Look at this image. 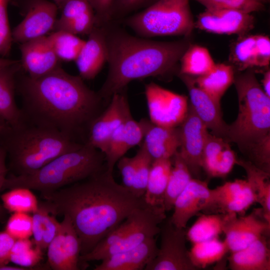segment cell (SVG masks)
I'll use <instances>...</instances> for the list:
<instances>
[{
    "label": "cell",
    "instance_id": "1",
    "mask_svg": "<svg viewBox=\"0 0 270 270\" xmlns=\"http://www.w3.org/2000/svg\"><path fill=\"white\" fill-rule=\"evenodd\" d=\"M40 196L44 200L40 206L54 216L70 219L80 242V256L90 252L134 210L147 205L144 198L117 183L106 168Z\"/></svg>",
    "mask_w": 270,
    "mask_h": 270
},
{
    "label": "cell",
    "instance_id": "2",
    "mask_svg": "<svg viewBox=\"0 0 270 270\" xmlns=\"http://www.w3.org/2000/svg\"><path fill=\"white\" fill-rule=\"evenodd\" d=\"M16 88L26 121L82 144L86 142L89 128L105 104L80 76L71 75L59 66L38 78L24 77Z\"/></svg>",
    "mask_w": 270,
    "mask_h": 270
},
{
    "label": "cell",
    "instance_id": "3",
    "mask_svg": "<svg viewBox=\"0 0 270 270\" xmlns=\"http://www.w3.org/2000/svg\"><path fill=\"white\" fill-rule=\"evenodd\" d=\"M104 26L108 70L98 92L104 104L133 80L162 76L173 70L190 46L184 40L154 41Z\"/></svg>",
    "mask_w": 270,
    "mask_h": 270
},
{
    "label": "cell",
    "instance_id": "4",
    "mask_svg": "<svg viewBox=\"0 0 270 270\" xmlns=\"http://www.w3.org/2000/svg\"><path fill=\"white\" fill-rule=\"evenodd\" d=\"M0 144L6 152L9 168L14 175L20 176L32 174L58 156L84 144L56 130L26 120L16 126L5 122L0 124Z\"/></svg>",
    "mask_w": 270,
    "mask_h": 270
},
{
    "label": "cell",
    "instance_id": "5",
    "mask_svg": "<svg viewBox=\"0 0 270 270\" xmlns=\"http://www.w3.org/2000/svg\"><path fill=\"white\" fill-rule=\"evenodd\" d=\"M106 168L104 154L88 143L63 154L34 172L6 177L2 190L22 187L52 192L84 180Z\"/></svg>",
    "mask_w": 270,
    "mask_h": 270
},
{
    "label": "cell",
    "instance_id": "6",
    "mask_svg": "<svg viewBox=\"0 0 270 270\" xmlns=\"http://www.w3.org/2000/svg\"><path fill=\"white\" fill-rule=\"evenodd\" d=\"M250 70L234 77L238 111L236 120L228 124L225 138L245 154L270 136V98Z\"/></svg>",
    "mask_w": 270,
    "mask_h": 270
},
{
    "label": "cell",
    "instance_id": "7",
    "mask_svg": "<svg viewBox=\"0 0 270 270\" xmlns=\"http://www.w3.org/2000/svg\"><path fill=\"white\" fill-rule=\"evenodd\" d=\"M125 24L141 37L189 36L194 22L190 0H156L128 17Z\"/></svg>",
    "mask_w": 270,
    "mask_h": 270
},
{
    "label": "cell",
    "instance_id": "8",
    "mask_svg": "<svg viewBox=\"0 0 270 270\" xmlns=\"http://www.w3.org/2000/svg\"><path fill=\"white\" fill-rule=\"evenodd\" d=\"M161 241L156 256L145 270H196L186 246L185 228L174 226L170 218L160 228Z\"/></svg>",
    "mask_w": 270,
    "mask_h": 270
},
{
    "label": "cell",
    "instance_id": "9",
    "mask_svg": "<svg viewBox=\"0 0 270 270\" xmlns=\"http://www.w3.org/2000/svg\"><path fill=\"white\" fill-rule=\"evenodd\" d=\"M145 96L150 116L153 124L167 128L178 127L188 109V98L153 82L145 86Z\"/></svg>",
    "mask_w": 270,
    "mask_h": 270
},
{
    "label": "cell",
    "instance_id": "10",
    "mask_svg": "<svg viewBox=\"0 0 270 270\" xmlns=\"http://www.w3.org/2000/svg\"><path fill=\"white\" fill-rule=\"evenodd\" d=\"M126 90L125 88L112 96L107 107L89 128L86 142L104 154L112 134L131 114Z\"/></svg>",
    "mask_w": 270,
    "mask_h": 270
},
{
    "label": "cell",
    "instance_id": "11",
    "mask_svg": "<svg viewBox=\"0 0 270 270\" xmlns=\"http://www.w3.org/2000/svg\"><path fill=\"white\" fill-rule=\"evenodd\" d=\"M270 222L264 218L261 208H255L248 215L238 216L228 214L224 228V241L232 252L247 246L264 235L270 234Z\"/></svg>",
    "mask_w": 270,
    "mask_h": 270
},
{
    "label": "cell",
    "instance_id": "12",
    "mask_svg": "<svg viewBox=\"0 0 270 270\" xmlns=\"http://www.w3.org/2000/svg\"><path fill=\"white\" fill-rule=\"evenodd\" d=\"M23 20L12 32L13 42L23 43L46 36L54 30L58 10L48 0H28Z\"/></svg>",
    "mask_w": 270,
    "mask_h": 270
},
{
    "label": "cell",
    "instance_id": "13",
    "mask_svg": "<svg viewBox=\"0 0 270 270\" xmlns=\"http://www.w3.org/2000/svg\"><path fill=\"white\" fill-rule=\"evenodd\" d=\"M48 263L54 270H78L80 242L70 219L64 216L60 228L47 248Z\"/></svg>",
    "mask_w": 270,
    "mask_h": 270
},
{
    "label": "cell",
    "instance_id": "14",
    "mask_svg": "<svg viewBox=\"0 0 270 270\" xmlns=\"http://www.w3.org/2000/svg\"><path fill=\"white\" fill-rule=\"evenodd\" d=\"M180 146L178 152L190 173L198 176L202 168V158L209 132L204 124L188 105L187 114L178 126Z\"/></svg>",
    "mask_w": 270,
    "mask_h": 270
},
{
    "label": "cell",
    "instance_id": "15",
    "mask_svg": "<svg viewBox=\"0 0 270 270\" xmlns=\"http://www.w3.org/2000/svg\"><path fill=\"white\" fill-rule=\"evenodd\" d=\"M255 18L251 13L228 9H205L198 16L194 26L218 34H248L254 26Z\"/></svg>",
    "mask_w": 270,
    "mask_h": 270
},
{
    "label": "cell",
    "instance_id": "16",
    "mask_svg": "<svg viewBox=\"0 0 270 270\" xmlns=\"http://www.w3.org/2000/svg\"><path fill=\"white\" fill-rule=\"evenodd\" d=\"M211 193L207 182L192 178L174 203L170 222L177 228H186L192 218L208 208Z\"/></svg>",
    "mask_w": 270,
    "mask_h": 270
},
{
    "label": "cell",
    "instance_id": "17",
    "mask_svg": "<svg viewBox=\"0 0 270 270\" xmlns=\"http://www.w3.org/2000/svg\"><path fill=\"white\" fill-rule=\"evenodd\" d=\"M189 92V104L196 116L204 124L213 134L225 139L228 124L222 118L220 104L198 88L194 78L190 76L179 74Z\"/></svg>",
    "mask_w": 270,
    "mask_h": 270
},
{
    "label": "cell",
    "instance_id": "18",
    "mask_svg": "<svg viewBox=\"0 0 270 270\" xmlns=\"http://www.w3.org/2000/svg\"><path fill=\"white\" fill-rule=\"evenodd\" d=\"M21 64L28 76L36 78L58 66L56 56L46 36L21 44Z\"/></svg>",
    "mask_w": 270,
    "mask_h": 270
},
{
    "label": "cell",
    "instance_id": "19",
    "mask_svg": "<svg viewBox=\"0 0 270 270\" xmlns=\"http://www.w3.org/2000/svg\"><path fill=\"white\" fill-rule=\"evenodd\" d=\"M108 60L105 26H95L74 60L80 76L84 80L94 79Z\"/></svg>",
    "mask_w": 270,
    "mask_h": 270
},
{
    "label": "cell",
    "instance_id": "20",
    "mask_svg": "<svg viewBox=\"0 0 270 270\" xmlns=\"http://www.w3.org/2000/svg\"><path fill=\"white\" fill-rule=\"evenodd\" d=\"M144 130V146L152 160L171 158L180 146L178 126L167 128L153 124L150 120L140 121Z\"/></svg>",
    "mask_w": 270,
    "mask_h": 270
},
{
    "label": "cell",
    "instance_id": "21",
    "mask_svg": "<svg viewBox=\"0 0 270 270\" xmlns=\"http://www.w3.org/2000/svg\"><path fill=\"white\" fill-rule=\"evenodd\" d=\"M237 159L226 140L208 134L202 155V168L208 176H226L236 164Z\"/></svg>",
    "mask_w": 270,
    "mask_h": 270
},
{
    "label": "cell",
    "instance_id": "22",
    "mask_svg": "<svg viewBox=\"0 0 270 270\" xmlns=\"http://www.w3.org/2000/svg\"><path fill=\"white\" fill-rule=\"evenodd\" d=\"M54 30H64L75 35L88 34L95 25L96 16L88 0H67L60 8Z\"/></svg>",
    "mask_w": 270,
    "mask_h": 270
},
{
    "label": "cell",
    "instance_id": "23",
    "mask_svg": "<svg viewBox=\"0 0 270 270\" xmlns=\"http://www.w3.org/2000/svg\"><path fill=\"white\" fill-rule=\"evenodd\" d=\"M158 248L154 238L129 250L117 253L96 265L94 270H141L156 256Z\"/></svg>",
    "mask_w": 270,
    "mask_h": 270
},
{
    "label": "cell",
    "instance_id": "24",
    "mask_svg": "<svg viewBox=\"0 0 270 270\" xmlns=\"http://www.w3.org/2000/svg\"><path fill=\"white\" fill-rule=\"evenodd\" d=\"M144 132L139 122L132 118H127L112 134L105 152L106 170L113 173L118 160L132 148L143 140Z\"/></svg>",
    "mask_w": 270,
    "mask_h": 270
},
{
    "label": "cell",
    "instance_id": "25",
    "mask_svg": "<svg viewBox=\"0 0 270 270\" xmlns=\"http://www.w3.org/2000/svg\"><path fill=\"white\" fill-rule=\"evenodd\" d=\"M20 66L18 62L0 69V118L11 126L19 125L26 120L15 100L16 78Z\"/></svg>",
    "mask_w": 270,
    "mask_h": 270
},
{
    "label": "cell",
    "instance_id": "26",
    "mask_svg": "<svg viewBox=\"0 0 270 270\" xmlns=\"http://www.w3.org/2000/svg\"><path fill=\"white\" fill-rule=\"evenodd\" d=\"M264 235L244 248L230 252L228 258L232 270H270V250Z\"/></svg>",
    "mask_w": 270,
    "mask_h": 270
},
{
    "label": "cell",
    "instance_id": "27",
    "mask_svg": "<svg viewBox=\"0 0 270 270\" xmlns=\"http://www.w3.org/2000/svg\"><path fill=\"white\" fill-rule=\"evenodd\" d=\"M172 167L171 158L152 161L144 196L148 206L164 210V195Z\"/></svg>",
    "mask_w": 270,
    "mask_h": 270
},
{
    "label": "cell",
    "instance_id": "28",
    "mask_svg": "<svg viewBox=\"0 0 270 270\" xmlns=\"http://www.w3.org/2000/svg\"><path fill=\"white\" fill-rule=\"evenodd\" d=\"M234 80L233 66L224 64H216L209 72L194 78L196 84L219 104Z\"/></svg>",
    "mask_w": 270,
    "mask_h": 270
},
{
    "label": "cell",
    "instance_id": "29",
    "mask_svg": "<svg viewBox=\"0 0 270 270\" xmlns=\"http://www.w3.org/2000/svg\"><path fill=\"white\" fill-rule=\"evenodd\" d=\"M236 164L245 170L246 180L254 193L256 203L260 205L264 218L270 222V173L260 168L249 160L238 158Z\"/></svg>",
    "mask_w": 270,
    "mask_h": 270
},
{
    "label": "cell",
    "instance_id": "30",
    "mask_svg": "<svg viewBox=\"0 0 270 270\" xmlns=\"http://www.w3.org/2000/svg\"><path fill=\"white\" fill-rule=\"evenodd\" d=\"M172 167L170 174L164 198L166 212L173 209L174 203L192 179L186 164L177 151L171 158Z\"/></svg>",
    "mask_w": 270,
    "mask_h": 270
},
{
    "label": "cell",
    "instance_id": "31",
    "mask_svg": "<svg viewBox=\"0 0 270 270\" xmlns=\"http://www.w3.org/2000/svg\"><path fill=\"white\" fill-rule=\"evenodd\" d=\"M186 232V238L193 244L218 237L223 232L228 214H203Z\"/></svg>",
    "mask_w": 270,
    "mask_h": 270
},
{
    "label": "cell",
    "instance_id": "32",
    "mask_svg": "<svg viewBox=\"0 0 270 270\" xmlns=\"http://www.w3.org/2000/svg\"><path fill=\"white\" fill-rule=\"evenodd\" d=\"M179 74L196 77L209 72L214 63L208 50L198 45L189 46L182 56Z\"/></svg>",
    "mask_w": 270,
    "mask_h": 270
},
{
    "label": "cell",
    "instance_id": "33",
    "mask_svg": "<svg viewBox=\"0 0 270 270\" xmlns=\"http://www.w3.org/2000/svg\"><path fill=\"white\" fill-rule=\"evenodd\" d=\"M32 240L36 246L46 250L57 234L60 222L40 204L38 210L32 214Z\"/></svg>",
    "mask_w": 270,
    "mask_h": 270
},
{
    "label": "cell",
    "instance_id": "34",
    "mask_svg": "<svg viewBox=\"0 0 270 270\" xmlns=\"http://www.w3.org/2000/svg\"><path fill=\"white\" fill-rule=\"evenodd\" d=\"M228 252L229 250L225 241L217 238L193 244L189 254L192 262L198 270L220 261Z\"/></svg>",
    "mask_w": 270,
    "mask_h": 270
},
{
    "label": "cell",
    "instance_id": "35",
    "mask_svg": "<svg viewBox=\"0 0 270 270\" xmlns=\"http://www.w3.org/2000/svg\"><path fill=\"white\" fill-rule=\"evenodd\" d=\"M230 60L238 71L256 67L255 34H246L238 36L231 46Z\"/></svg>",
    "mask_w": 270,
    "mask_h": 270
},
{
    "label": "cell",
    "instance_id": "36",
    "mask_svg": "<svg viewBox=\"0 0 270 270\" xmlns=\"http://www.w3.org/2000/svg\"><path fill=\"white\" fill-rule=\"evenodd\" d=\"M58 60H75L85 40L64 30H54L47 36Z\"/></svg>",
    "mask_w": 270,
    "mask_h": 270
},
{
    "label": "cell",
    "instance_id": "37",
    "mask_svg": "<svg viewBox=\"0 0 270 270\" xmlns=\"http://www.w3.org/2000/svg\"><path fill=\"white\" fill-rule=\"evenodd\" d=\"M0 198L4 208L12 213L33 214L39 208V202L32 190L18 187L10 189Z\"/></svg>",
    "mask_w": 270,
    "mask_h": 270
},
{
    "label": "cell",
    "instance_id": "38",
    "mask_svg": "<svg viewBox=\"0 0 270 270\" xmlns=\"http://www.w3.org/2000/svg\"><path fill=\"white\" fill-rule=\"evenodd\" d=\"M42 259L43 250L30 238L16 240L10 254V262L27 270H32Z\"/></svg>",
    "mask_w": 270,
    "mask_h": 270
},
{
    "label": "cell",
    "instance_id": "39",
    "mask_svg": "<svg viewBox=\"0 0 270 270\" xmlns=\"http://www.w3.org/2000/svg\"><path fill=\"white\" fill-rule=\"evenodd\" d=\"M246 180L236 179L212 189L210 204L205 214H224L230 204L246 185Z\"/></svg>",
    "mask_w": 270,
    "mask_h": 270
},
{
    "label": "cell",
    "instance_id": "40",
    "mask_svg": "<svg viewBox=\"0 0 270 270\" xmlns=\"http://www.w3.org/2000/svg\"><path fill=\"white\" fill-rule=\"evenodd\" d=\"M135 156L136 158V166L130 192L136 197L144 198L153 160L142 144Z\"/></svg>",
    "mask_w": 270,
    "mask_h": 270
},
{
    "label": "cell",
    "instance_id": "41",
    "mask_svg": "<svg viewBox=\"0 0 270 270\" xmlns=\"http://www.w3.org/2000/svg\"><path fill=\"white\" fill-rule=\"evenodd\" d=\"M205 9H228L251 13L264 10L265 0H194Z\"/></svg>",
    "mask_w": 270,
    "mask_h": 270
},
{
    "label": "cell",
    "instance_id": "42",
    "mask_svg": "<svg viewBox=\"0 0 270 270\" xmlns=\"http://www.w3.org/2000/svg\"><path fill=\"white\" fill-rule=\"evenodd\" d=\"M32 220L30 214L15 212L8 218L5 232L14 240L30 238L32 236Z\"/></svg>",
    "mask_w": 270,
    "mask_h": 270
},
{
    "label": "cell",
    "instance_id": "43",
    "mask_svg": "<svg viewBox=\"0 0 270 270\" xmlns=\"http://www.w3.org/2000/svg\"><path fill=\"white\" fill-rule=\"evenodd\" d=\"M254 203H256V196L248 182L245 187L226 206L224 214H235L237 215L243 216Z\"/></svg>",
    "mask_w": 270,
    "mask_h": 270
},
{
    "label": "cell",
    "instance_id": "44",
    "mask_svg": "<svg viewBox=\"0 0 270 270\" xmlns=\"http://www.w3.org/2000/svg\"><path fill=\"white\" fill-rule=\"evenodd\" d=\"M8 0H0V56H7L13 42L7 13Z\"/></svg>",
    "mask_w": 270,
    "mask_h": 270
},
{
    "label": "cell",
    "instance_id": "45",
    "mask_svg": "<svg viewBox=\"0 0 270 270\" xmlns=\"http://www.w3.org/2000/svg\"><path fill=\"white\" fill-rule=\"evenodd\" d=\"M96 16V26H104L111 22L115 0H88Z\"/></svg>",
    "mask_w": 270,
    "mask_h": 270
},
{
    "label": "cell",
    "instance_id": "46",
    "mask_svg": "<svg viewBox=\"0 0 270 270\" xmlns=\"http://www.w3.org/2000/svg\"><path fill=\"white\" fill-rule=\"evenodd\" d=\"M118 168L122 176V185L130 191L132 186L136 166V158L122 156L117 162Z\"/></svg>",
    "mask_w": 270,
    "mask_h": 270
},
{
    "label": "cell",
    "instance_id": "47",
    "mask_svg": "<svg viewBox=\"0 0 270 270\" xmlns=\"http://www.w3.org/2000/svg\"><path fill=\"white\" fill-rule=\"evenodd\" d=\"M156 0H115L112 20L134 10L146 8Z\"/></svg>",
    "mask_w": 270,
    "mask_h": 270
},
{
    "label": "cell",
    "instance_id": "48",
    "mask_svg": "<svg viewBox=\"0 0 270 270\" xmlns=\"http://www.w3.org/2000/svg\"><path fill=\"white\" fill-rule=\"evenodd\" d=\"M257 52L256 67L269 65L270 61V39L268 36L255 34Z\"/></svg>",
    "mask_w": 270,
    "mask_h": 270
},
{
    "label": "cell",
    "instance_id": "49",
    "mask_svg": "<svg viewBox=\"0 0 270 270\" xmlns=\"http://www.w3.org/2000/svg\"><path fill=\"white\" fill-rule=\"evenodd\" d=\"M6 232H0V267L10 262V254L15 242Z\"/></svg>",
    "mask_w": 270,
    "mask_h": 270
},
{
    "label": "cell",
    "instance_id": "50",
    "mask_svg": "<svg viewBox=\"0 0 270 270\" xmlns=\"http://www.w3.org/2000/svg\"><path fill=\"white\" fill-rule=\"evenodd\" d=\"M6 152L3 146L0 144V193L2 190V187L4 181L6 178V175L8 168L6 165ZM5 208L0 202V220L4 216Z\"/></svg>",
    "mask_w": 270,
    "mask_h": 270
},
{
    "label": "cell",
    "instance_id": "51",
    "mask_svg": "<svg viewBox=\"0 0 270 270\" xmlns=\"http://www.w3.org/2000/svg\"><path fill=\"white\" fill-rule=\"evenodd\" d=\"M262 88L266 94L270 98V70H266L264 74L262 80Z\"/></svg>",
    "mask_w": 270,
    "mask_h": 270
},
{
    "label": "cell",
    "instance_id": "52",
    "mask_svg": "<svg viewBox=\"0 0 270 270\" xmlns=\"http://www.w3.org/2000/svg\"><path fill=\"white\" fill-rule=\"evenodd\" d=\"M18 62L15 60L0 58V69L15 64Z\"/></svg>",
    "mask_w": 270,
    "mask_h": 270
},
{
    "label": "cell",
    "instance_id": "53",
    "mask_svg": "<svg viewBox=\"0 0 270 270\" xmlns=\"http://www.w3.org/2000/svg\"><path fill=\"white\" fill-rule=\"evenodd\" d=\"M67 0H53L54 2L57 6L58 9H60L64 4Z\"/></svg>",
    "mask_w": 270,
    "mask_h": 270
},
{
    "label": "cell",
    "instance_id": "54",
    "mask_svg": "<svg viewBox=\"0 0 270 270\" xmlns=\"http://www.w3.org/2000/svg\"><path fill=\"white\" fill-rule=\"evenodd\" d=\"M266 3L268 2H270V0H265Z\"/></svg>",
    "mask_w": 270,
    "mask_h": 270
},
{
    "label": "cell",
    "instance_id": "55",
    "mask_svg": "<svg viewBox=\"0 0 270 270\" xmlns=\"http://www.w3.org/2000/svg\"></svg>",
    "mask_w": 270,
    "mask_h": 270
}]
</instances>
